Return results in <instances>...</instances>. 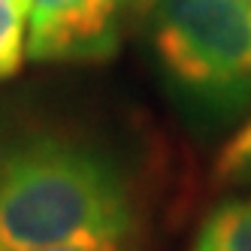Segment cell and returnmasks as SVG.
<instances>
[{
	"label": "cell",
	"mask_w": 251,
	"mask_h": 251,
	"mask_svg": "<svg viewBox=\"0 0 251 251\" xmlns=\"http://www.w3.org/2000/svg\"><path fill=\"white\" fill-rule=\"evenodd\" d=\"M139 197L121 160L64 130L0 142V251L130 242Z\"/></svg>",
	"instance_id": "obj_1"
},
{
	"label": "cell",
	"mask_w": 251,
	"mask_h": 251,
	"mask_svg": "<svg viewBox=\"0 0 251 251\" xmlns=\"http://www.w3.org/2000/svg\"><path fill=\"white\" fill-rule=\"evenodd\" d=\"M149 49L191 109L230 118L251 106V0H142Z\"/></svg>",
	"instance_id": "obj_2"
},
{
	"label": "cell",
	"mask_w": 251,
	"mask_h": 251,
	"mask_svg": "<svg viewBox=\"0 0 251 251\" xmlns=\"http://www.w3.org/2000/svg\"><path fill=\"white\" fill-rule=\"evenodd\" d=\"M127 0H30L27 58L40 64H94L115 55Z\"/></svg>",
	"instance_id": "obj_3"
},
{
	"label": "cell",
	"mask_w": 251,
	"mask_h": 251,
	"mask_svg": "<svg viewBox=\"0 0 251 251\" xmlns=\"http://www.w3.org/2000/svg\"><path fill=\"white\" fill-rule=\"evenodd\" d=\"M191 251H251V197L215 206L197 230Z\"/></svg>",
	"instance_id": "obj_4"
},
{
	"label": "cell",
	"mask_w": 251,
	"mask_h": 251,
	"mask_svg": "<svg viewBox=\"0 0 251 251\" xmlns=\"http://www.w3.org/2000/svg\"><path fill=\"white\" fill-rule=\"evenodd\" d=\"M30 0H0V82L19 73L27 55Z\"/></svg>",
	"instance_id": "obj_5"
},
{
	"label": "cell",
	"mask_w": 251,
	"mask_h": 251,
	"mask_svg": "<svg viewBox=\"0 0 251 251\" xmlns=\"http://www.w3.org/2000/svg\"><path fill=\"white\" fill-rule=\"evenodd\" d=\"M215 173H218L221 182H230V185H251V121L224 146Z\"/></svg>",
	"instance_id": "obj_6"
},
{
	"label": "cell",
	"mask_w": 251,
	"mask_h": 251,
	"mask_svg": "<svg viewBox=\"0 0 251 251\" xmlns=\"http://www.w3.org/2000/svg\"><path fill=\"white\" fill-rule=\"evenodd\" d=\"M46 251H127V242H103V245H61Z\"/></svg>",
	"instance_id": "obj_7"
}]
</instances>
